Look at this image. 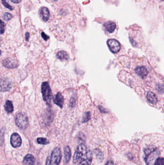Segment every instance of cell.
<instances>
[{
    "label": "cell",
    "mask_w": 164,
    "mask_h": 165,
    "mask_svg": "<svg viewBox=\"0 0 164 165\" xmlns=\"http://www.w3.org/2000/svg\"><path fill=\"white\" fill-rule=\"evenodd\" d=\"M92 160L93 154L88 147L84 143L79 144L73 156V165H90Z\"/></svg>",
    "instance_id": "obj_1"
},
{
    "label": "cell",
    "mask_w": 164,
    "mask_h": 165,
    "mask_svg": "<svg viewBox=\"0 0 164 165\" xmlns=\"http://www.w3.org/2000/svg\"><path fill=\"white\" fill-rule=\"evenodd\" d=\"M144 160L147 165H154L159 155V151L156 148L149 146L144 150Z\"/></svg>",
    "instance_id": "obj_2"
},
{
    "label": "cell",
    "mask_w": 164,
    "mask_h": 165,
    "mask_svg": "<svg viewBox=\"0 0 164 165\" xmlns=\"http://www.w3.org/2000/svg\"><path fill=\"white\" fill-rule=\"evenodd\" d=\"M62 159V152L60 148L56 147L53 150L51 155L47 159L45 165H59Z\"/></svg>",
    "instance_id": "obj_3"
},
{
    "label": "cell",
    "mask_w": 164,
    "mask_h": 165,
    "mask_svg": "<svg viewBox=\"0 0 164 165\" xmlns=\"http://www.w3.org/2000/svg\"><path fill=\"white\" fill-rule=\"evenodd\" d=\"M41 90L43 100L47 105H50L52 99V91L48 82H43L42 84Z\"/></svg>",
    "instance_id": "obj_4"
},
{
    "label": "cell",
    "mask_w": 164,
    "mask_h": 165,
    "mask_svg": "<svg viewBox=\"0 0 164 165\" xmlns=\"http://www.w3.org/2000/svg\"><path fill=\"white\" fill-rule=\"evenodd\" d=\"M16 124L20 129L25 130L29 126V120L28 117L25 113H20L16 115L15 119Z\"/></svg>",
    "instance_id": "obj_5"
},
{
    "label": "cell",
    "mask_w": 164,
    "mask_h": 165,
    "mask_svg": "<svg viewBox=\"0 0 164 165\" xmlns=\"http://www.w3.org/2000/svg\"><path fill=\"white\" fill-rule=\"evenodd\" d=\"M107 45L109 49L113 53H117L120 51L121 48L120 43L116 39H110L107 41Z\"/></svg>",
    "instance_id": "obj_6"
},
{
    "label": "cell",
    "mask_w": 164,
    "mask_h": 165,
    "mask_svg": "<svg viewBox=\"0 0 164 165\" xmlns=\"http://www.w3.org/2000/svg\"><path fill=\"white\" fill-rule=\"evenodd\" d=\"M10 142L12 146L14 148L19 147L22 144V139L18 133H14L11 135Z\"/></svg>",
    "instance_id": "obj_7"
},
{
    "label": "cell",
    "mask_w": 164,
    "mask_h": 165,
    "mask_svg": "<svg viewBox=\"0 0 164 165\" xmlns=\"http://www.w3.org/2000/svg\"><path fill=\"white\" fill-rule=\"evenodd\" d=\"M12 82L7 78H2L1 81V90L2 92L8 91L12 88Z\"/></svg>",
    "instance_id": "obj_8"
},
{
    "label": "cell",
    "mask_w": 164,
    "mask_h": 165,
    "mask_svg": "<svg viewBox=\"0 0 164 165\" xmlns=\"http://www.w3.org/2000/svg\"><path fill=\"white\" fill-rule=\"evenodd\" d=\"M2 64L7 68H15L18 66V63L15 59L13 58H7L2 61Z\"/></svg>",
    "instance_id": "obj_9"
},
{
    "label": "cell",
    "mask_w": 164,
    "mask_h": 165,
    "mask_svg": "<svg viewBox=\"0 0 164 165\" xmlns=\"http://www.w3.org/2000/svg\"><path fill=\"white\" fill-rule=\"evenodd\" d=\"M54 102L57 105L62 108L64 103V99L62 95L60 92L57 93V94L54 97Z\"/></svg>",
    "instance_id": "obj_10"
},
{
    "label": "cell",
    "mask_w": 164,
    "mask_h": 165,
    "mask_svg": "<svg viewBox=\"0 0 164 165\" xmlns=\"http://www.w3.org/2000/svg\"><path fill=\"white\" fill-rule=\"evenodd\" d=\"M40 16L42 19L44 21H47L49 19V11L46 7H43L40 10Z\"/></svg>",
    "instance_id": "obj_11"
},
{
    "label": "cell",
    "mask_w": 164,
    "mask_h": 165,
    "mask_svg": "<svg viewBox=\"0 0 164 165\" xmlns=\"http://www.w3.org/2000/svg\"><path fill=\"white\" fill-rule=\"evenodd\" d=\"M135 72L142 78H144L148 74V71L144 66L137 67L135 69Z\"/></svg>",
    "instance_id": "obj_12"
},
{
    "label": "cell",
    "mask_w": 164,
    "mask_h": 165,
    "mask_svg": "<svg viewBox=\"0 0 164 165\" xmlns=\"http://www.w3.org/2000/svg\"><path fill=\"white\" fill-rule=\"evenodd\" d=\"M104 27L107 31L112 33L116 29V24L115 22H112V21H108L104 24Z\"/></svg>",
    "instance_id": "obj_13"
},
{
    "label": "cell",
    "mask_w": 164,
    "mask_h": 165,
    "mask_svg": "<svg viewBox=\"0 0 164 165\" xmlns=\"http://www.w3.org/2000/svg\"><path fill=\"white\" fill-rule=\"evenodd\" d=\"M23 163L24 165H33L35 163V158L31 154H28L24 158Z\"/></svg>",
    "instance_id": "obj_14"
},
{
    "label": "cell",
    "mask_w": 164,
    "mask_h": 165,
    "mask_svg": "<svg viewBox=\"0 0 164 165\" xmlns=\"http://www.w3.org/2000/svg\"><path fill=\"white\" fill-rule=\"evenodd\" d=\"M71 156V152L70 148L68 146H66L64 148V162L66 164H67L70 159Z\"/></svg>",
    "instance_id": "obj_15"
},
{
    "label": "cell",
    "mask_w": 164,
    "mask_h": 165,
    "mask_svg": "<svg viewBox=\"0 0 164 165\" xmlns=\"http://www.w3.org/2000/svg\"><path fill=\"white\" fill-rule=\"evenodd\" d=\"M146 98L149 102L152 104H156V102H158V97L154 92H150V91L148 92L146 95Z\"/></svg>",
    "instance_id": "obj_16"
},
{
    "label": "cell",
    "mask_w": 164,
    "mask_h": 165,
    "mask_svg": "<svg viewBox=\"0 0 164 165\" xmlns=\"http://www.w3.org/2000/svg\"><path fill=\"white\" fill-rule=\"evenodd\" d=\"M57 58L61 60H69L70 57L65 51H60L57 54Z\"/></svg>",
    "instance_id": "obj_17"
},
{
    "label": "cell",
    "mask_w": 164,
    "mask_h": 165,
    "mask_svg": "<svg viewBox=\"0 0 164 165\" xmlns=\"http://www.w3.org/2000/svg\"><path fill=\"white\" fill-rule=\"evenodd\" d=\"M5 110L8 113L13 112L14 106L12 102L10 101H7L5 105Z\"/></svg>",
    "instance_id": "obj_18"
},
{
    "label": "cell",
    "mask_w": 164,
    "mask_h": 165,
    "mask_svg": "<svg viewBox=\"0 0 164 165\" xmlns=\"http://www.w3.org/2000/svg\"><path fill=\"white\" fill-rule=\"evenodd\" d=\"M38 143L42 145H46L50 143L49 141L46 138H37Z\"/></svg>",
    "instance_id": "obj_19"
},
{
    "label": "cell",
    "mask_w": 164,
    "mask_h": 165,
    "mask_svg": "<svg viewBox=\"0 0 164 165\" xmlns=\"http://www.w3.org/2000/svg\"><path fill=\"white\" fill-rule=\"evenodd\" d=\"M90 112H87L84 115L83 118V123H86L90 119Z\"/></svg>",
    "instance_id": "obj_20"
},
{
    "label": "cell",
    "mask_w": 164,
    "mask_h": 165,
    "mask_svg": "<svg viewBox=\"0 0 164 165\" xmlns=\"http://www.w3.org/2000/svg\"><path fill=\"white\" fill-rule=\"evenodd\" d=\"M154 165H164V158L158 157L154 162Z\"/></svg>",
    "instance_id": "obj_21"
},
{
    "label": "cell",
    "mask_w": 164,
    "mask_h": 165,
    "mask_svg": "<svg viewBox=\"0 0 164 165\" xmlns=\"http://www.w3.org/2000/svg\"><path fill=\"white\" fill-rule=\"evenodd\" d=\"M2 17H3V19L6 20V21H8V20H10L12 18V16L9 13H5L3 14Z\"/></svg>",
    "instance_id": "obj_22"
},
{
    "label": "cell",
    "mask_w": 164,
    "mask_h": 165,
    "mask_svg": "<svg viewBox=\"0 0 164 165\" xmlns=\"http://www.w3.org/2000/svg\"><path fill=\"white\" fill-rule=\"evenodd\" d=\"M2 3L3 4V6H5L6 8H8V9H9V10H13L14 8H13V7L11 6L10 5H9V4L6 1V0H2Z\"/></svg>",
    "instance_id": "obj_23"
},
{
    "label": "cell",
    "mask_w": 164,
    "mask_h": 165,
    "mask_svg": "<svg viewBox=\"0 0 164 165\" xmlns=\"http://www.w3.org/2000/svg\"><path fill=\"white\" fill-rule=\"evenodd\" d=\"M76 103V98L75 97H71L70 101V105L72 107H73L75 105Z\"/></svg>",
    "instance_id": "obj_24"
},
{
    "label": "cell",
    "mask_w": 164,
    "mask_h": 165,
    "mask_svg": "<svg viewBox=\"0 0 164 165\" xmlns=\"http://www.w3.org/2000/svg\"><path fill=\"white\" fill-rule=\"evenodd\" d=\"M5 25L2 22V20L1 21V34H3V32L5 31Z\"/></svg>",
    "instance_id": "obj_25"
},
{
    "label": "cell",
    "mask_w": 164,
    "mask_h": 165,
    "mask_svg": "<svg viewBox=\"0 0 164 165\" xmlns=\"http://www.w3.org/2000/svg\"><path fill=\"white\" fill-rule=\"evenodd\" d=\"M42 38H43V39H44V40H45V41H47V40H48L49 39V37L46 34H45V33H44V32H42Z\"/></svg>",
    "instance_id": "obj_26"
},
{
    "label": "cell",
    "mask_w": 164,
    "mask_h": 165,
    "mask_svg": "<svg viewBox=\"0 0 164 165\" xmlns=\"http://www.w3.org/2000/svg\"><path fill=\"white\" fill-rule=\"evenodd\" d=\"M158 90L160 92H164V85H159V87H158Z\"/></svg>",
    "instance_id": "obj_27"
},
{
    "label": "cell",
    "mask_w": 164,
    "mask_h": 165,
    "mask_svg": "<svg viewBox=\"0 0 164 165\" xmlns=\"http://www.w3.org/2000/svg\"><path fill=\"white\" fill-rule=\"evenodd\" d=\"M29 37H30V34H29V32H26L25 35V38L26 41H29Z\"/></svg>",
    "instance_id": "obj_28"
},
{
    "label": "cell",
    "mask_w": 164,
    "mask_h": 165,
    "mask_svg": "<svg viewBox=\"0 0 164 165\" xmlns=\"http://www.w3.org/2000/svg\"><path fill=\"white\" fill-rule=\"evenodd\" d=\"M105 165H114V164L112 161L110 160L108 161V162H107Z\"/></svg>",
    "instance_id": "obj_29"
},
{
    "label": "cell",
    "mask_w": 164,
    "mask_h": 165,
    "mask_svg": "<svg viewBox=\"0 0 164 165\" xmlns=\"http://www.w3.org/2000/svg\"><path fill=\"white\" fill-rule=\"evenodd\" d=\"M11 1L14 3H20L21 2V0H11Z\"/></svg>",
    "instance_id": "obj_30"
},
{
    "label": "cell",
    "mask_w": 164,
    "mask_h": 165,
    "mask_svg": "<svg viewBox=\"0 0 164 165\" xmlns=\"http://www.w3.org/2000/svg\"><path fill=\"white\" fill-rule=\"evenodd\" d=\"M54 1L55 2H56V1H58V0H54Z\"/></svg>",
    "instance_id": "obj_31"
},
{
    "label": "cell",
    "mask_w": 164,
    "mask_h": 165,
    "mask_svg": "<svg viewBox=\"0 0 164 165\" xmlns=\"http://www.w3.org/2000/svg\"><path fill=\"white\" fill-rule=\"evenodd\" d=\"M160 1H164V0H160Z\"/></svg>",
    "instance_id": "obj_32"
}]
</instances>
